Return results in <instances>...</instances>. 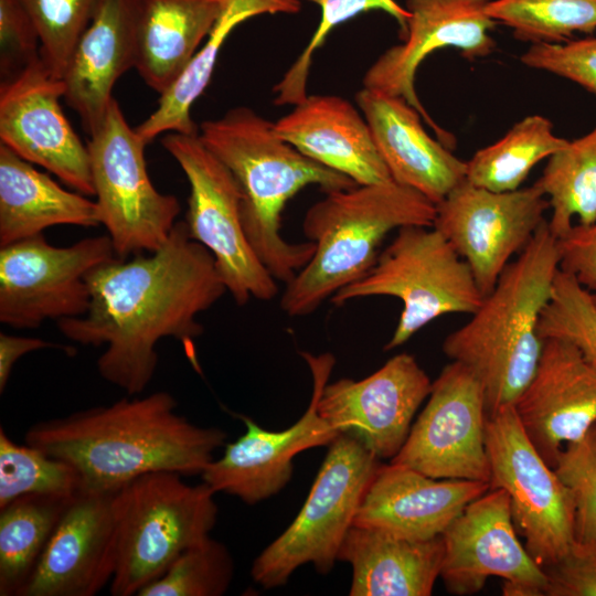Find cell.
Masks as SVG:
<instances>
[{"instance_id": "cell-40", "label": "cell", "mask_w": 596, "mask_h": 596, "mask_svg": "<svg viewBox=\"0 0 596 596\" xmlns=\"http://www.w3.org/2000/svg\"><path fill=\"white\" fill-rule=\"evenodd\" d=\"M520 61L528 67L543 70L577 83L596 95V38L565 43H536Z\"/></svg>"}, {"instance_id": "cell-20", "label": "cell", "mask_w": 596, "mask_h": 596, "mask_svg": "<svg viewBox=\"0 0 596 596\" xmlns=\"http://www.w3.org/2000/svg\"><path fill=\"white\" fill-rule=\"evenodd\" d=\"M116 491H79L72 498L20 596H94L110 584Z\"/></svg>"}, {"instance_id": "cell-23", "label": "cell", "mask_w": 596, "mask_h": 596, "mask_svg": "<svg viewBox=\"0 0 596 596\" xmlns=\"http://www.w3.org/2000/svg\"><path fill=\"white\" fill-rule=\"evenodd\" d=\"M355 102L392 180L437 204L466 179V161L427 134L404 98L363 87Z\"/></svg>"}, {"instance_id": "cell-42", "label": "cell", "mask_w": 596, "mask_h": 596, "mask_svg": "<svg viewBox=\"0 0 596 596\" xmlns=\"http://www.w3.org/2000/svg\"><path fill=\"white\" fill-rule=\"evenodd\" d=\"M543 571L547 577L545 596H596V544L574 541Z\"/></svg>"}, {"instance_id": "cell-10", "label": "cell", "mask_w": 596, "mask_h": 596, "mask_svg": "<svg viewBox=\"0 0 596 596\" xmlns=\"http://www.w3.org/2000/svg\"><path fill=\"white\" fill-rule=\"evenodd\" d=\"M161 143L189 182L184 222L190 237L210 251L227 292L238 306L251 298L264 301L275 298L276 279L245 235L242 194L231 171L205 147L199 132H170Z\"/></svg>"}, {"instance_id": "cell-21", "label": "cell", "mask_w": 596, "mask_h": 596, "mask_svg": "<svg viewBox=\"0 0 596 596\" xmlns=\"http://www.w3.org/2000/svg\"><path fill=\"white\" fill-rule=\"evenodd\" d=\"M546 464L596 423V368L570 341L543 339L535 371L513 404Z\"/></svg>"}, {"instance_id": "cell-39", "label": "cell", "mask_w": 596, "mask_h": 596, "mask_svg": "<svg viewBox=\"0 0 596 596\" xmlns=\"http://www.w3.org/2000/svg\"><path fill=\"white\" fill-rule=\"evenodd\" d=\"M553 469L574 504L575 541L596 544V423L563 446Z\"/></svg>"}, {"instance_id": "cell-9", "label": "cell", "mask_w": 596, "mask_h": 596, "mask_svg": "<svg viewBox=\"0 0 596 596\" xmlns=\"http://www.w3.org/2000/svg\"><path fill=\"white\" fill-rule=\"evenodd\" d=\"M89 136L95 202L116 257L159 249L177 223L180 204L153 187L145 160L147 143L126 121L115 98Z\"/></svg>"}, {"instance_id": "cell-29", "label": "cell", "mask_w": 596, "mask_h": 596, "mask_svg": "<svg viewBox=\"0 0 596 596\" xmlns=\"http://www.w3.org/2000/svg\"><path fill=\"white\" fill-rule=\"evenodd\" d=\"M300 10L301 0H225L205 43L179 79L160 95L156 110L135 128L138 135L148 145L162 132L198 134L191 109L207 87L221 47L231 32L256 15L296 14Z\"/></svg>"}, {"instance_id": "cell-1", "label": "cell", "mask_w": 596, "mask_h": 596, "mask_svg": "<svg viewBox=\"0 0 596 596\" xmlns=\"http://www.w3.org/2000/svg\"><path fill=\"white\" fill-rule=\"evenodd\" d=\"M91 302L85 315L64 318L57 328L68 340L105 345L99 375L128 396L143 392L157 365L163 338L192 342L202 334L196 320L227 292L214 257L177 222L157 251L113 259L86 275Z\"/></svg>"}, {"instance_id": "cell-41", "label": "cell", "mask_w": 596, "mask_h": 596, "mask_svg": "<svg viewBox=\"0 0 596 596\" xmlns=\"http://www.w3.org/2000/svg\"><path fill=\"white\" fill-rule=\"evenodd\" d=\"M40 58V38L19 0H0V75L9 79Z\"/></svg>"}, {"instance_id": "cell-34", "label": "cell", "mask_w": 596, "mask_h": 596, "mask_svg": "<svg viewBox=\"0 0 596 596\" xmlns=\"http://www.w3.org/2000/svg\"><path fill=\"white\" fill-rule=\"evenodd\" d=\"M81 490V476L70 462L13 441L0 427V508L26 494L72 498Z\"/></svg>"}, {"instance_id": "cell-7", "label": "cell", "mask_w": 596, "mask_h": 596, "mask_svg": "<svg viewBox=\"0 0 596 596\" xmlns=\"http://www.w3.org/2000/svg\"><path fill=\"white\" fill-rule=\"evenodd\" d=\"M374 296L402 302L386 351L406 343L439 317L472 315L485 298L469 265L450 242L434 226L421 225L398 228L370 272L337 291L330 302L342 306Z\"/></svg>"}, {"instance_id": "cell-45", "label": "cell", "mask_w": 596, "mask_h": 596, "mask_svg": "<svg viewBox=\"0 0 596 596\" xmlns=\"http://www.w3.org/2000/svg\"><path fill=\"white\" fill-rule=\"evenodd\" d=\"M592 296H593L594 302L596 305V294H592Z\"/></svg>"}, {"instance_id": "cell-31", "label": "cell", "mask_w": 596, "mask_h": 596, "mask_svg": "<svg viewBox=\"0 0 596 596\" xmlns=\"http://www.w3.org/2000/svg\"><path fill=\"white\" fill-rule=\"evenodd\" d=\"M568 140L553 132L552 123L532 115L518 121L498 141L466 161V180L493 192L520 189L532 168L563 149Z\"/></svg>"}, {"instance_id": "cell-19", "label": "cell", "mask_w": 596, "mask_h": 596, "mask_svg": "<svg viewBox=\"0 0 596 596\" xmlns=\"http://www.w3.org/2000/svg\"><path fill=\"white\" fill-rule=\"evenodd\" d=\"M432 383L412 354L398 353L364 379L327 383L318 412L339 434L358 439L379 459H392L406 441Z\"/></svg>"}, {"instance_id": "cell-18", "label": "cell", "mask_w": 596, "mask_h": 596, "mask_svg": "<svg viewBox=\"0 0 596 596\" xmlns=\"http://www.w3.org/2000/svg\"><path fill=\"white\" fill-rule=\"evenodd\" d=\"M63 96V81L50 73L41 56L1 81L0 143L76 192L94 195L88 148L62 110Z\"/></svg>"}, {"instance_id": "cell-4", "label": "cell", "mask_w": 596, "mask_h": 596, "mask_svg": "<svg viewBox=\"0 0 596 596\" xmlns=\"http://www.w3.org/2000/svg\"><path fill=\"white\" fill-rule=\"evenodd\" d=\"M558 270L557 242L545 220L470 319L444 340V353L480 381L488 416L513 405L535 371L540 319Z\"/></svg>"}, {"instance_id": "cell-36", "label": "cell", "mask_w": 596, "mask_h": 596, "mask_svg": "<svg viewBox=\"0 0 596 596\" xmlns=\"http://www.w3.org/2000/svg\"><path fill=\"white\" fill-rule=\"evenodd\" d=\"M320 7L319 24L308 44L297 56L281 79L274 86V104L297 105L307 98L308 77L315 53L326 42L329 33L339 24L370 10H382L393 17L400 25V38L407 32L411 17L405 7L395 0H307Z\"/></svg>"}, {"instance_id": "cell-14", "label": "cell", "mask_w": 596, "mask_h": 596, "mask_svg": "<svg viewBox=\"0 0 596 596\" xmlns=\"http://www.w3.org/2000/svg\"><path fill=\"white\" fill-rule=\"evenodd\" d=\"M547 209L549 200L535 184L493 192L465 179L436 204L433 226L467 262L486 297L513 255L533 238Z\"/></svg>"}, {"instance_id": "cell-25", "label": "cell", "mask_w": 596, "mask_h": 596, "mask_svg": "<svg viewBox=\"0 0 596 596\" xmlns=\"http://www.w3.org/2000/svg\"><path fill=\"white\" fill-rule=\"evenodd\" d=\"M274 128L305 156L356 184L392 180L363 114L341 96L308 95Z\"/></svg>"}, {"instance_id": "cell-32", "label": "cell", "mask_w": 596, "mask_h": 596, "mask_svg": "<svg viewBox=\"0 0 596 596\" xmlns=\"http://www.w3.org/2000/svg\"><path fill=\"white\" fill-rule=\"evenodd\" d=\"M546 195L551 217L549 228L555 238L566 234L576 217L578 224L596 220V126L549 158L534 182Z\"/></svg>"}, {"instance_id": "cell-43", "label": "cell", "mask_w": 596, "mask_h": 596, "mask_svg": "<svg viewBox=\"0 0 596 596\" xmlns=\"http://www.w3.org/2000/svg\"><path fill=\"white\" fill-rule=\"evenodd\" d=\"M556 242L560 270L596 294V220L590 224L573 225Z\"/></svg>"}, {"instance_id": "cell-2", "label": "cell", "mask_w": 596, "mask_h": 596, "mask_svg": "<svg viewBox=\"0 0 596 596\" xmlns=\"http://www.w3.org/2000/svg\"><path fill=\"white\" fill-rule=\"evenodd\" d=\"M177 407L164 391L124 397L35 423L24 440L70 462L81 476V491H116L155 471L201 475L227 434L189 422Z\"/></svg>"}, {"instance_id": "cell-22", "label": "cell", "mask_w": 596, "mask_h": 596, "mask_svg": "<svg viewBox=\"0 0 596 596\" xmlns=\"http://www.w3.org/2000/svg\"><path fill=\"white\" fill-rule=\"evenodd\" d=\"M489 489V482L436 479L408 467L381 465L365 490L353 525L412 541L432 540Z\"/></svg>"}, {"instance_id": "cell-6", "label": "cell", "mask_w": 596, "mask_h": 596, "mask_svg": "<svg viewBox=\"0 0 596 596\" xmlns=\"http://www.w3.org/2000/svg\"><path fill=\"white\" fill-rule=\"evenodd\" d=\"M216 492L173 471L145 473L115 494L117 561L109 590L132 596L158 578L183 551L210 536Z\"/></svg>"}, {"instance_id": "cell-28", "label": "cell", "mask_w": 596, "mask_h": 596, "mask_svg": "<svg viewBox=\"0 0 596 596\" xmlns=\"http://www.w3.org/2000/svg\"><path fill=\"white\" fill-rule=\"evenodd\" d=\"M56 225H100L96 202L63 189L0 143V247Z\"/></svg>"}, {"instance_id": "cell-24", "label": "cell", "mask_w": 596, "mask_h": 596, "mask_svg": "<svg viewBox=\"0 0 596 596\" xmlns=\"http://www.w3.org/2000/svg\"><path fill=\"white\" fill-rule=\"evenodd\" d=\"M139 0H102L62 78L63 99L92 135L111 104L117 79L135 67Z\"/></svg>"}, {"instance_id": "cell-8", "label": "cell", "mask_w": 596, "mask_h": 596, "mask_svg": "<svg viewBox=\"0 0 596 596\" xmlns=\"http://www.w3.org/2000/svg\"><path fill=\"white\" fill-rule=\"evenodd\" d=\"M380 459L358 439L340 434L327 456L299 513L254 560L251 575L269 589L285 585L302 565L328 574L353 525Z\"/></svg>"}, {"instance_id": "cell-15", "label": "cell", "mask_w": 596, "mask_h": 596, "mask_svg": "<svg viewBox=\"0 0 596 596\" xmlns=\"http://www.w3.org/2000/svg\"><path fill=\"white\" fill-rule=\"evenodd\" d=\"M441 539L439 577L449 594H477L497 576L504 596H545L547 577L518 539L504 490L489 489L467 504Z\"/></svg>"}, {"instance_id": "cell-12", "label": "cell", "mask_w": 596, "mask_h": 596, "mask_svg": "<svg viewBox=\"0 0 596 596\" xmlns=\"http://www.w3.org/2000/svg\"><path fill=\"white\" fill-rule=\"evenodd\" d=\"M114 257L107 234L56 247L42 233L0 247V321L34 329L46 320L85 315L91 302L86 275Z\"/></svg>"}, {"instance_id": "cell-27", "label": "cell", "mask_w": 596, "mask_h": 596, "mask_svg": "<svg viewBox=\"0 0 596 596\" xmlns=\"http://www.w3.org/2000/svg\"><path fill=\"white\" fill-rule=\"evenodd\" d=\"M225 0H139L135 67L159 95L183 74Z\"/></svg>"}, {"instance_id": "cell-11", "label": "cell", "mask_w": 596, "mask_h": 596, "mask_svg": "<svg viewBox=\"0 0 596 596\" xmlns=\"http://www.w3.org/2000/svg\"><path fill=\"white\" fill-rule=\"evenodd\" d=\"M486 449L490 489L507 492L513 524L528 553L542 568L554 564L575 541L574 504L525 434L513 405L488 416Z\"/></svg>"}, {"instance_id": "cell-38", "label": "cell", "mask_w": 596, "mask_h": 596, "mask_svg": "<svg viewBox=\"0 0 596 596\" xmlns=\"http://www.w3.org/2000/svg\"><path fill=\"white\" fill-rule=\"evenodd\" d=\"M539 333L573 343L596 368V305L592 292L572 275L558 270L552 297L544 308Z\"/></svg>"}, {"instance_id": "cell-30", "label": "cell", "mask_w": 596, "mask_h": 596, "mask_svg": "<svg viewBox=\"0 0 596 596\" xmlns=\"http://www.w3.org/2000/svg\"><path fill=\"white\" fill-rule=\"evenodd\" d=\"M72 498L26 494L0 508L1 596H20Z\"/></svg>"}, {"instance_id": "cell-17", "label": "cell", "mask_w": 596, "mask_h": 596, "mask_svg": "<svg viewBox=\"0 0 596 596\" xmlns=\"http://www.w3.org/2000/svg\"><path fill=\"white\" fill-rule=\"evenodd\" d=\"M491 0H406L411 17L401 44L384 51L368 68L363 87L400 96L411 104L444 146L456 138L427 113L415 89L416 71L436 50L453 47L468 60L486 57L496 49L490 32L498 24L486 7Z\"/></svg>"}, {"instance_id": "cell-37", "label": "cell", "mask_w": 596, "mask_h": 596, "mask_svg": "<svg viewBox=\"0 0 596 596\" xmlns=\"http://www.w3.org/2000/svg\"><path fill=\"white\" fill-rule=\"evenodd\" d=\"M40 38V56L50 73L63 78L73 52L102 0H19Z\"/></svg>"}, {"instance_id": "cell-3", "label": "cell", "mask_w": 596, "mask_h": 596, "mask_svg": "<svg viewBox=\"0 0 596 596\" xmlns=\"http://www.w3.org/2000/svg\"><path fill=\"white\" fill-rule=\"evenodd\" d=\"M199 137L240 187L242 223L252 248L276 280L289 283L312 257L315 244L284 238L286 203L308 185L326 193L356 183L305 156L279 137L274 121L246 106L203 121Z\"/></svg>"}, {"instance_id": "cell-5", "label": "cell", "mask_w": 596, "mask_h": 596, "mask_svg": "<svg viewBox=\"0 0 596 596\" xmlns=\"http://www.w3.org/2000/svg\"><path fill=\"white\" fill-rule=\"evenodd\" d=\"M436 204L394 180L326 192L305 214L315 244L310 260L286 284L280 308L289 317L315 312L337 291L366 275L393 230L433 226Z\"/></svg>"}, {"instance_id": "cell-16", "label": "cell", "mask_w": 596, "mask_h": 596, "mask_svg": "<svg viewBox=\"0 0 596 596\" xmlns=\"http://www.w3.org/2000/svg\"><path fill=\"white\" fill-rule=\"evenodd\" d=\"M312 377V393L307 411L290 427L273 432L253 419L240 416L246 432L226 445L223 455L213 459L200 475L215 492L237 497L256 504L278 493L290 480L292 459L307 449L329 446L340 434L319 414L318 401L328 383L336 358L330 352L302 351Z\"/></svg>"}, {"instance_id": "cell-35", "label": "cell", "mask_w": 596, "mask_h": 596, "mask_svg": "<svg viewBox=\"0 0 596 596\" xmlns=\"http://www.w3.org/2000/svg\"><path fill=\"white\" fill-rule=\"evenodd\" d=\"M234 576V561L221 542L205 538L183 551L137 596H221Z\"/></svg>"}, {"instance_id": "cell-26", "label": "cell", "mask_w": 596, "mask_h": 596, "mask_svg": "<svg viewBox=\"0 0 596 596\" xmlns=\"http://www.w3.org/2000/svg\"><path fill=\"white\" fill-rule=\"evenodd\" d=\"M443 556L441 535L412 541L352 525L338 561L352 567L351 596H429L440 575Z\"/></svg>"}, {"instance_id": "cell-33", "label": "cell", "mask_w": 596, "mask_h": 596, "mask_svg": "<svg viewBox=\"0 0 596 596\" xmlns=\"http://www.w3.org/2000/svg\"><path fill=\"white\" fill-rule=\"evenodd\" d=\"M487 14L523 42L560 44L596 30V0H491Z\"/></svg>"}, {"instance_id": "cell-13", "label": "cell", "mask_w": 596, "mask_h": 596, "mask_svg": "<svg viewBox=\"0 0 596 596\" xmlns=\"http://www.w3.org/2000/svg\"><path fill=\"white\" fill-rule=\"evenodd\" d=\"M483 387L464 364L451 361L432 383L427 403L391 464L436 479L490 481Z\"/></svg>"}, {"instance_id": "cell-44", "label": "cell", "mask_w": 596, "mask_h": 596, "mask_svg": "<svg viewBox=\"0 0 596 596\" xmlns=\"http://www.w3.org/2000/svg\"><path fill=\"white\" fill-rule=\"evenodd\" d=\"M46 348H56L63 350L66 354H74L75 349L72 347H65L61 344H55L50 341L39 339V338H29V337H18L11 336L4 332L0 333V392L2 393L8 384L12 369L17 361L33 351L46 349Z\"/></svg>"}]
</instances>
